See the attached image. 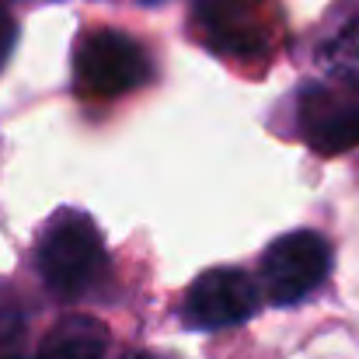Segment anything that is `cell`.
Returning a JSON list of instances; mask_svg holds the SVG:
<instances>
[{
  "instance_id": "obj_2",
  "label": "cell",
  "mask_w": 359,
  "mask_h": 359,
  "mask_svg": "<svg viewBox=\"0 0 359 359\" xmlns=\"http://www.w3.org/2000/svg\"><path fill=\"white\" fill-rule=\"evenodd\" d=\"M74 77L81 95L119 98L150 81V60L140 42L116 28L88 32L74 49Z\"/></svg>"
},
{
  "instance_id": "obj_4",
  "label": "cell",
  "mask_w": 359,
  "mask_h": 359,
  "mask_svg": "<svg viewBox=\"0 0 359 359\" xmlns=\"http://www.w3.org/2000/svg\"><path fill=\"white\" fill-rule=\"evenodd\" d=\"M258 311V290L241 269H210L203 272L185 300V321L203 332L231 328Z\"/></svg>"
},
{
  "instance_id": "obj_1",
  "label": "cell",
  "mask_w": 359,
  "mask_h": 359,
  "mask_svg": "<svg viewBox=\"0 0 359 359\" xmlns=\"http://www.w3.org/2000/svg\"><path fill=\"white\" fill-rule=\"evenodd\" d=\"M35 262H39L42 283L56 297L74 300V297L88 293L91 283L98 279V272L105 265V248L88 217L67 213L46 227Z\"/></svg>"
},
{
  "instance_id": "obj_9",
  "label": "cell",
  "mask_w": 359,
  "mask_h": 359,
  "mask_svg": "<svg viewBox=\"0 0 359 359\" xmlns=\"http://www.w3.org/2000/svg\"><path fill=\"white\" fill-rule=\"evenodd\" d=\"M14 42H18V25H14L11 11L0 4V70H4V63L11 60V53H14Z\"/></svg>"
},
{
  "instance_id": "obj_5",
  "label": "cell",
  "mask_w": 359,
  "mask_h": 359,
  "mask_svg": "<svg viewBox=\"0 0 359 359\" xmlns=\"http://www.w3.org/2000/svg\"><path fill=\"white\" fill-rule=\"evenodd\" d=\"M300 129L318 154L359 147V88H311L300 102Z\"/></svg>"
},
{
  "instance_id": "obj_3",
  "label": "cell",
  "mask_w": 359,
  "mask_h": 359,
  "mask_svg": "<svg viewBox=\"0 0 359 359\" xmlns=\"http://www.w3.org/2000/svg\"><path fill=\"white\" fill-rule=\"evenodd\" d=\"M332 269V248L314 231H293L276 238L262 255L265 297L279 307H290L314 293Z\"/></svg>"
},
{
  "instance_id": "obj_6",
  "label": "cell",
  "mask_w": 359,
  "mask_h": 359,
  "mask_svg": "<svg viewBox=\"0 0 359 359\" xmlns=\"http://www.w3.org/2000/svg\"><path fill=\"white\" fill-rule=\"evenodd\" d=\"M258 4L262 0H199V14L220 49L251 53L258 49V32L248 25V18L258 11Z\"/></svg>"
},
{
  "instance_id": "obj_7",
  "label": "cell",
  "mask_w": 359,
  "mask_h": 359,
  "mask_svg": "<svg viewBox=\"0 0 359 359\" xmlns=\"http://www.w3.org/2000/svg\"><path fill=\"white\" fill-rule=\"evenodd\" d=\"M109 332L95 318H67L42 346L39 359H102Z\"/></svg>"
},
{
  "instance_id": "obj_8",
  "label": "cell",
  "mask_w": 359,
  "mask_h": 359,
  "mask_svg": "<svg viewBox=\"0 0 359 359\" xmlns=\"http://www.w3.org/2000/svg\"><path fill=\"white\" fill-rule=\"evenodd\" d=\"M321 60H325V67L335 77L356 81L359 77V14L332 35V42L321 49Z\"/></svg>"
},
{
  "instance_id": "obj_11",
  "label": "cell",
  "mask_w": 359,
  "mask_h": 359,
  "mask_svg": "<svg viewBox=\"0 0 359 359\" xmlns=\"http://www.w3.org/2000/svg\"><path fill=\"white\" fill-rule=\"evenodd\" d=\"M0 359H18V356H0Z\"/></svg>"
},
{
  "instance_id": "obj_10",
  "label": "cell",
  "mask_w": 359,
  "mask_h": 359,
  "mask_svg": "<svg viewBox=\"0 0 359 359\" xmlns=\"http://www.w3.org/2000/svg\"><path fill=\"white\" fill-rule=\"evenodd\" d=\"M143 4H161V0H143Z\"/></svg>"
}]
</instances>
